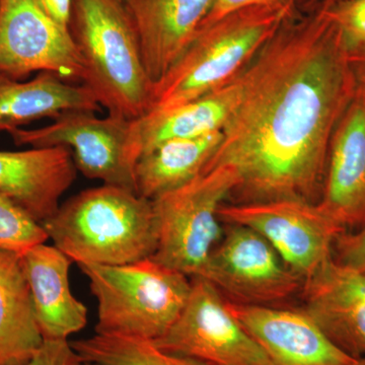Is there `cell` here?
<instances>
[{
    "label": "cell",
    "instance_id": "obj_1",
    "mask_svg": "<svg viewBox=\"0 0 365 365\" xmlns=\"http://www.w3.org/2000/svg\"><path fill=\"white\" fill-rule=\"evenodd\" d=\"M239 104L203 173L235 170L240 202L318 203L329 145L356 90L347 54L322 7L292 16L242 71Z\"/></svg>",
    "mask_w": 365,
    "mask_h": 365
},
{
    "label": "cell",
    "instance_id": "obj_13",
    "mask_svg": "<svg viewBox=\"0 0 365 365\" xmlns=\"http://www.w3.org/2000/svg\"><path fill=\"white\" fill-rule=\"evenodd\" d=\"M227 304L275 365H359L362 360L336 347L304 309L245 306L227 300Z\"/></svg>",
    "mask_w": 365,
    "mask_h": 365
},
{
    "label": "cell",
    "instance_id": "obj_24",
    "mask_svg": "<svg viewBox=\"0 0 365 365\" xmlns=\"http://www.w3.org/2000/svg\"><path fill=\"white\" fill-rule=\"evenodd\" d=\"M346 54L365 49V0H334L322 4Z\"/></svg>",
    "mask_w": 365,
    "mask_h": 365
},
{
    "label": "cell",
    "instance_id": "obj_15",
    "mask_svg": "<svg viewBox=\"0 0 365 365\" xmlns=\"http://www.w3.org/2000/svg\"><path fill=\"white\" fill-rule=\"evenodd\" d=\"M76 170L71 150L63 146L0 150V193L42 225L56 212Z\"/></svg>",
    "mask_w": 365,
    "mask_h": 365
},
{
    "label": "cell",
    "instance_id": "obj_26",
    "mask_svg": "<svg viewBox=\"0 0 365 365\" xmlns=\"http://www.w3.org/2000/svg\"><path fill=\"white\" fill-rule=\"evenodd\" d=\"M23 365H86L68 340H45L30 361Z\"/></svg>",
    "mask_w": 365,
    "mask_h": 365
},
{
    "label": "cell",
    "instance_id": "obj_17",
    "mask_svg": "<svg viewBox=\"0 0 365 365\" xmlns=\"http://www.w3.org/2000/svg\"><path fill=\"white\" fill-rule=\"evenodd\" d=\"M73 263L58 248L40 244L21 255L44 340H68L88 323V309L72 294L69 268Z\"/></svg>",
    "mask_w": 365,
    "mask_h": 365
},
{
    "label": "cell",
    "instance_id": "obj_22",
    "mask_svg": "<svg viewBox=\"0 0 365 365\" xmlns=\"http://www.w3.org/2000/svg\"><path fill=\"white\" fill-rule=\"evenodd\" d=\"M86 364L96 365H206L160 349L153 341L97 334L71 342Z\"/></svg>",
    "mask_w": 365,
    "mask_h": 365
},
{
    "label": "cell",
    "instance_id": "obj_30",
    "mask_svg": "<svg viewBox=\"0 0 365 365\" xmlns=\"http://www.w3.org/2000/svg\"><path fill=\"white\" fill-rule=\"evenodd\" d=\"M359 365H365V359H362Z\"/></svg>",
    "mask_w": 365,
    "mask_h": 365
},
{
    "label": "cell",
    "instance_id": "obj_28",
    "mask_svg": "<svg viewBox=\"0 0 365 365\" xmlns=\"http://www.w3.org/2000/svg\"><path fill=\"white\" fill-rule=\"evenodd\" d=\"M37 2L43 11L55 24L64 30L69 31L73 0H37Z\"/></svg>",
    "mask_w": 365,
    "mask_h": 365
},
{
    "label": "cell",
    "instance_id": "obj_5",
    "mask_svg": "<svg viewBox=\"0 0 365 365\" xmlns=\"http://www.w3.org/2000/svg\"><path fill=\"white\" fill-rule=\"evenodd\" d=\"M98 302L96 333L155 341L179 318L192 280L153 258L124 264H78Z\"/></svg>",
    "mask_w": 365,
    "mask_h": 365
},
{
    "label": "cell",
    "instance_id": "obj_9",
    "mask_svg": "<svg viewBox=\"0 0 365 365\" xmlns=\"http://www.w3.org/2000/svg\"><path fill=\"white\" fill-rule=\"evenodd\" d=\"M228 225L196 277L207 280L227 302L245 306L273 307L302 289L304 280L263 237Z\"/></svg>",
    "mask_w": 365,
    "mask_h": 365
},
{
    "label": "cell",
    "instance_id": "obj_11",
    "mask_svg": "<svg viewBox=\"0 0 365 365\" xmlns=\"http://www.w3.org/2000/svg\"><path fill=\"white\" fill-rule=\"evenodd\" d=\"M43 71L81 83L83 64L69 31L55 24L37 0H0V73L26 81Z\"/></svg>",
    "mask_w": 365,
    "mask_h": 365
},
{
    "label": "cell",
    "instance_id": "obj_4",
    "mask_svg": "<svg viewBox=\"0 0 365 365\" xmlns=\"http://www.w3.org/2000/svg\"><path fill=\"white\" fill-rule=\"evenodd\" d=\"M294 16L295 7L248 6L199 29L181 56L153 83L146 114L168 111L225 85Z\"/></svg>",
    "mask_w": 365,
    "mask_h": 365
},
{
    "label": "cell",
    "instance_id": "obj_29",
    "mask_svg": "<svg viewBox=\"0 0 365 365\" xmlns=\"http://www.w3.org/2000/svg\"><path fill=\"white\" fill-rule=\"evenodd\" d=\"M356 88L365 96V49L347 55Z\"/></svg>",
    "mask_w": 365,
    "mask_h": 365
},
{
    "label": "cell",
    "instance_id": "obj_20",
    "mask_svg": "<svg viewBox=\"0 0 365 365\" xmlns=\"http://www.w3.org/2000/svg\"><path fill=\"white\" fill-rule=\"evenodd\" d=\"M44 341L21 255L0 251V365L26 364Z\"/></svg>",
    "mask_w": 365,
    "mask_h": 365
},
{
    "label": "cell",
    "instance_id": "obj_8",
    "mask_svg": "<svg viewBox=\"0 0 365 365\" xmlns=\"http://www.w3.org/2000/svg\"><path fill=\"white\" fill-rule=\"evenodd\" d=\"M218 215L263 237L304 282L332 258L336 237L345 232L318 203L295 199L225 203Z\"/></svg>",
    "mask_w": 365,
    "mask_h": 365
},
{
    "label": "cell",
    "instance_id": "obj_6",
    "mask_svg": "<svg viewBox=\"0 0 365 365\" xmlns=\"http://www.w3.org/2000/svg\"><path fill=\"white\" fill-rule=\"evenodd\" d=\"M237 185L234 170L218 167L153 199L158 242L151 258L189 277L198 276L222 241L218 211Z\"/></svg>",
    "mask_w": 365,
    "mask_h": 365
},
{
    "label": "cell",
    "instance_id": "obj_19",
    "mask_svg": "<svg viewBox=\"0 0 365 365\" xmlns=\"http://www.w3.org/2000/svg\"><path fill=\"white\" fill-rule=\"evenodd\" d=\"M242 86L241 71L225 85L201 97L137 119L143 153L170 139L194 138L222 131L239 104Z\"/></svg>",
    "mask_w": 365,
    "mask_h": 365
},
{
    "label": "cell",
    "instance_id": "obj_10",
    "mask_svg": "<svg viewBox=\"0 0 365 365\" xmlns=\"http://www.w3.org/2000/svg\"><path fill=\"white\" fill-rule=\"evenodd\" d=\"M153 344L206 365H275L211 283L192 278L191 294L179 318Z\"/></svg>",
    "mask_w": 365,
    "mask_h": 365
},
{
    "label": "cell",
    "instance_id": "obj_21",
    "mask_svg": "<svg viewBox=\"0 0 365 365\" xmlns=\"http://www.w3.org/2000/svg\"><path fill=\"white\" fill-rule=\"evenodd\" d=\"M222 140V131L170 139L146 151L135 170L136 193L153 200L202 174Z\"/></svg>",
    "mask_w": 365,
    "mask_h": 365
},
{
    "label": "cell",
    "instance_id": "obj_25",
    "mask_svg": "<svg viewBox=\"0 0 365 365\" xmlns=\"http://www.w3.org/2000/svg\"><path fill=\"white\" fill-rule=\"evenodd\" d=\"M336 261L365 273V225L355 234L341 232L334 242Z\"/></svg>",
    "mask_w": 365,
    "mask_h": 365
},
{
    "label": "cell",
    "instance_id": "obj_16",
    "mask_svg": "<svg viewBox=\"0 0 365 365\" xmlns=\"http://www.w3.org/2000/svg\"><path fill=\"white\" fill-rule=\"evenodd\" d=\"M155 83L181 56L215 0H122Z\"/></svg>",
    "mask_w": 365,
    "mask_h": 365
},
{
    "label": "cell",
    "instance_id": "obj_27",
    "mask_svg": "<svg viewBox=\"0 0 365 365\" xmlns=\"http://www.w3.org/2000/svg\"><path fill=\"white\" fill-rule=\"evenodd\" d=\"M297 0H215L212 9H210L199 29L210 25L227 14L245 7L254 6L297 7Z\"/></svg>",
    "mask_w": 365,
    "mask_h": 365
},
{
    "label": "cell",
    "instance_id": "obj_31",
    "mask_svg": "<svg viewBox=\"0 0 365 365\" xmlns=\"http://www.w3.org/2000/svg\"><path fill=\"white\" fill-rule=\"evenodd\" d=\"M85 364H86V362H85ZM86 365H96V364H86Z\"/></svg>",
    "mask_w": 365,
    "mask_h": 365
},
{
    "label": "cell",
    "instance_id": "obj_18",
    "mask_svg": "<svg viewBox=\"0 0 365 365\" xmlns=\"http://www.w3.org/2000/svg\"><path fill=\"white\" fill-rule=\"evenodd\" d=\"M90 88L64 81L52 72L16 81L0 73V132L11 133L43 118L68 111H100Z\"/></svg>",
    "mask_w": 365,
    "mask_h": 365
},
{
    "label": "cell",
    "instance_id": "obj_23",
    "mask_svg": "<svg viewBox=\"0 0 365 365\" xmlns=\"http://www.w3.org/2000/svg\"><path fill=\"white\" fill-rule=\"evenodd\" d=\"M48 240L39 222L9 197L0 193V251L23 255Z\"/></svg>",
    "mask_w": 365,
    "mask_h": 365
},
{
    "label": "cell",
    "instance_id": "obj_3",
    "mask_svg": "<svg viewBox=\"0 0 365 365\" xmlns=\"http://www.w3.org/2000/svg\"><path fill=\"white\" fill-rule=\"evenodd\" d=\"M69 34L83 64L81 85L108 114L129 120L150 110L153 81L122 0H73Z\"/></svg>",
    "mask_w": 365,
    "mask_h": 365
},
{
    "label": "cell",
    "instance_id": "obj_7",
    "mask_svg": "<svg viewBox=\"0 0 365 365\" xmlns=\"http://www.w3.org/2000/svg\"><path fill=\"white\" fill-rule=\"evenodd\" d=\"M95 113L64 112L47 126L9 134L16 145L68 148L76 169L88 179L136 192L135 170L143 153L137 119Z\"/></svg>",
    "mask_w": 365,
    "mask_h": 365
},
{
    "label": "cell",
    "instance_id": "obj_12",
    "mask_svg": "<svg viewBox=\"0 0 365 365\" xmlns=\"http://www.w3.org/2000/svg\"><path fill=\"white\" fill-rule=\"evenodd\" d=\"M318 204L344 230L365 225V96L357 88L331 138Z\"/></svg>",
    "mask_w": 365,
    "mask_h": 365
},
{
    "label": "cell",
    "instance_id": "obj_2",
    "mask_svg": "<svg viewBox=\"0 0 365 365\" xmlns=\"http://www.w3.org/2000/svg\"><path fill=\"white\" fill-rule=\"evenodd\" d=\"M42 225L76 264L124 265L151 258L157 250L151 200L111 185L71 197Z\"/></svg>",
    "mask_w": 365,
    "mask_h": 365
},
{
    "label": "cell",
    "instance_id": "obj_14",
    "mask_svg": "<svg viewBox=\"0 0 365 365\" xmlns=\"http://www.w3.org/2000/svg\"><path fill=\"white\" fill-rule=\"evenodd\" d=\"M304 307L341 351L365 359V273L332 258L302 285Z\"/></svg>",
    "mask_w": 365,
    "mask_h": 365
}]
</instances>
